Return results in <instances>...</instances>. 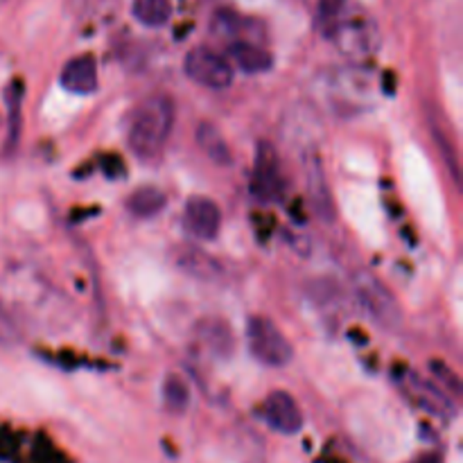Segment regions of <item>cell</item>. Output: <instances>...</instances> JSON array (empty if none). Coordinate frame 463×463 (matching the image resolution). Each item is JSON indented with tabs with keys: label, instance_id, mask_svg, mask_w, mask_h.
<instances>
[{
	"label": "cell",
	"instance_id": "9",
	"mask_svg": "<svg viewBox=\"0 0 463 463\" xmlns=\"http://www.w3.org/2000/svg\"><path fill=\"white\" fill-rule=\"evenodd\" d=\"M181 222H184V231L190 238L199 240V242H211L220 235L222 211L213 199L193 197L185 202Z\"/></svg>",
	"mask_w": 463,
	"mask_h": 463
},
{
	"label": "cell",
	"instance_id": "24",
	"mask_svg": "<svg viewBox=\"0 0 463 463\" xmlns=\"http://www.w3.org/2000/svg\"><path fill=\"white\" fill-rule=\"evenodd\" d=\"M420 463H441L439 459H425V461H420Z\"/></svg>",
	"mask_w": 463,
	"mask_h": 463
},
{
	"label": "cell",
	"instance_id": "25",
	"mask_svg": "<svg viewBox=\"0 0 463 463\" xmlns=\"http://www.w3.org/2000/svg\"><path fill=\"white\" fill-rule=\"evenodd\" d=\"M5 3H7V0H0V5H5Z\"/></svg>",
	"mask_w": 463,
	"mask_h": 463
},
{
	"label": "cell",
	"instance_id": "8",
	"mask_svg": "<svg viewBox=\"0 0 463 463\" xmlns=\"http://www.w3.org/2000/svg\"><path fill=\"white\" fill-rule=\"evenodd\" d=\"M172 262H175V267L181 274H185L193 280H199V283L211 285L224 279L222 262L193 242L179 244V247L172 249Z\"/></svg>",
	"mask_w": 463,
	"mask_h": 463
},
{
	"label": "cell",
	"instance_id": "3",
	"mask_svg": "<svg viewBox=\"0 0 463 463\" xmlns=\"http://www.w3.org/2000/svg\"><path fill=\"white\" fill-rule=\"evenodd\" d=\"M351 285L362 310L375 321L383 330H398L402 326V307L398 298L387 289V285L371 274L369 269H355L351 274Z\"/></svg>",
	"mask_w": 463,
	"mask_h": 463
},
{
	"label": "cell",
	"instance_id": "20",
	"mask_svg": "<svg viewBox=\"0 0 463 463\" xmlns=\"http://www.w3.org/2000/svg\"><path fill=\"white\" fill-rule=\"evenodd\" d=\"M9 111V131H7V147H14L18 143V129H21V102H23V84L14 81L5 90Z\"/></svg>",
	"mask_w": 463,
	"mask_h": 463
},
{
	"label": "cell",
	"instance_id": "10",
	"mask_svg": "<svg viewBox=\"0 0 463 463\" xmlns=\"http://www.w3.org/2000/svg\"><path fill=\"white\" fill-rule=\"evenodd\" d=\"M262 416L274 432L292 437L303 428V414L298 402L288 392H271L262 405Z\"/></svg>",
	"mask_w": 463,
	"mask_h": 463
},
{
	"label": "cell",
	"instance_id": "23",
	"mask_svg": "<svg viewBox=\"0 0 463 463\" xmlns=\"http://www.w3.org/2000/svg\"><path fill=\"white\" fill-rule=\"evenodd\" d=\"M21 339H23L21 328H18V324L14 321L12 312L7 310V306L0 301V344H5V346H16Z\"/></svg>",
	"mask_w": 463,
	"mask_h": 463
},
{
	"label": "cell",
	"instance_id": "6",
	"mask_svg": "<svg viewBox=\"0 0 463 463\" xmlns=\"http://www.w3.org/2000/svg\"><path fill=\"white\" fill-rule=\"evenodd\" d=\"M301 167L303 176H306L307 199H310L312 211H315V215L324 224H335L337 222V206H335L328 176H326L324 170V161H321V154L317 152V147L306 145L301 149Z\"/></svg>",
	"mask_w": 463,
	"mask_h": 463
},
{
	"label": "cell",
	"instance_id": "21",
	"mask_svg": "<svg viewBox=\"0 0 463 463\" xmlns=\"http://www.w3.org/2000/svg\"><path fill=\"white\" fill-rule=\"evenodd\" d=\"M351 7V0H319L317 3V27L321 34L330 30Z\"/></svg>",
	"mask_w": 463,
	"mask_h": 463
},
{
	"label": "cell",
	"instance_id": "16",
	"mask_svg": "<svg viewBox=\"0 0 463 463\" xmlns=\"http://www.w3.org/2000/svg\"><path fill=\"white\" fill-rule=\"evenodd\" d=\"M167 206V197L163 190L154 188V185H143V188L134 190L127 199V211L138 220H152V217L161 215L163 208Z\"/></svg>",
	"mask_w": 463,
	"mask_h": 463
},
{
	"label": "cell",
	"instance_id": "5",
	"mask_svg": "<svg viewBox=\"0 0 463 463\" xmlns=\"http://www.w3.org/2000/svg\"><path fill=\"white\" fill-rule=\"evenodd\" d=\"M184 72L190 81L211 90H226L235 77V68L229 59L206 45L193 48L185 54Z\"/></svg>",
	"mask_w": 463,
	"mask_h": 463
},
{
	"label": "cell",
	"instance_id": "12",
	"mask_svg": "<svg viewBox=\"0 0 463 463\" xmlns=\"http://www.w3.org/2000/svg\"><path fill=\"white\" fill-rule=\"evenodd\" d=\"M194 337H197L199 346L217 360H229L235 351V337L231 326L224 319L217 317H206L194 328Z\"/></svg>",
	"mask_w": 463,
	"mask_h": 463
},
{
	"label": "cell",
	"instance_id": "7",
	"mask_svg": "<svg viewBox=\"0 0 463 463\" xmlns=\"http://www.w3.org/2000/svg\"><path fill=\"white\" fill-rule=\"evenodd\" d=\"M251 194L260 203H276L283 194V172H280L279 152L271 143L260 140L253 161Z\"/></svg>",
	"mask_w": 463,
	"mask_h": 463
},
{
	"label": "cell",
	"instance_id": "17",
	"mask_svg": "<svg viewBox=\"0 0 463 463\" xmlns=\"http://www.w3.org/2000/svg\"><path fill=\"white\" fill-rule=\"evenodd\" d=\"M131 14L145 27H163L172 16L170 0H134Z\"/></svg>",
	"mask_w": 463,
	"mask_h": 463
},
{
	"label": "cell",
	"instance_id": "2",
	"mask_svg": "<svg viewBox=\"0 0 463 463\" xmlns=\"http://www.w3.org/2000/svg\"><path fill=\"white\" fill-rule=\"evenodd\" d=\"M324 36L353 63L369 61L380 50V41H383L380 27L373 18L366 14L348 12Z\"/></svg>",
	"mask_w": 463,
	"mask_h": 463
},
{
	"label": "cell",
	"instance_id": "18",
	"mask_svg": "<svg viewBox=\"0 0 463 463\" xmlns=\"http://www.w3.org/2000/svg\"><path fill=\"white\" fill-rule=\"evenodd\" d=\"M163 401H165V407L175 414H181V411L188 410L190 405V387L181 375L170 373L163 383Z\"/></svg>",
	"mask_w": 463,
	"mask_h": 463
},
{
	"label": "cell",
	"instance_id": "14",
	"mask_svg": "<svg viewBox=\"0 0 463 463\" xmlns=\"http://www.w3.org/2000/svg\"><path fill=\"white\" fill-rule=\"evenodd\" d=\"M226 59L231 61V66L247 72V75H265L274 68V54L258 45L256 41L247 39L231 41L229 48H226Z\"/></svg>",
	"mask_w": 463,
	"mask_h": 463
},
{
	"label": "cell",
	"instance_id": "4",
	"mask_svg": "<svg viewBox=\"0 0 463 463\" xmlns=\"http://www.w3.org/2000/svg\"><path fill=\"white\" fill-rule=\"evenodd\" d=\"M247 348L253 360L269 369H283L292 362L294 348L279 326L267 317H251L247 324Z\"/></svg>",
	"mask_w": 463,
	"mask_h": 463
},
{
	"label": "cell",
	"instance_id": "19",
	"mask_svg": "<svg viewBox=\"0 0 463 463\" xmlns=\"http://www.w3.org/2000/svg\"><path fill=\"white\" fill-rule=\"evenodd\" d=\"M211 30H213V34H217V36L240 41V39H247V36H244V32L249 30V21H244V18L238 16L235 12H226L224 9V12H217V16L213 18Z\"/></svg>",
	"mask_w": 463,
	"mask_h": 463
},
{
	"label": "cell",
	"instance_id": "22",
	"mask_svg": "<svg viewBox=\"0 0 463 463\" xmlns=\"http://www.w3.org/2000/svg\"><path fill=\"white\" fill-rule=\"evenodd\" d=\"M430 371H432L434 378H437L439 383L443 384L446 393H450V396H459V393H461V380H459V375H455V371H452L450 366L443 364L441 360H432V362H430Z\"/></svg>",
	"mask_w": 463,
	"mask_h": 463
},
{
	"label": "cell",
	"instance_id": "11",
	"mask_svg": "<svg viewBox=\"0 0 463 463\" xmlns=\"http://www.w3.org/2000/svg\"><path fill=\"white\" fill-rule=\"evenodd\" d=\"M405 387L410 392V396L423 410H428L430 414L439 416V419H452L457 414V407L450 401V396L443 389H439L434 383H430V380L420 378L416 373H405Z\"/></svg>",
	"mask_w": 463,
	"mask_h": 463
},
{
	"label": "cell",
	"instance_id": "15",
	"mask_svg": "<svg viewBox=\"0 0 463 463\" xmlns=\"http://www.w3.org/2000/svg\"><path fill=\"white\" fill-rule=\"evenodd\" d=\"M194 140H197V147L202 149L203 156L211 163L220 167H229L233 163V152L229 147V140L224 138L220 127L215 122H199L197 129H194Z\"/></svg>",
	"mask_w": 463,
	"mask_h": 463
},
{
	"label": "cell",
	"instance_id": "13",
	"mask_svg": "<svg viewBox=\"0 0 463 463\" xmlns=\"http://www.w3.org/2000/svg\"><path fill=\"white\" fill-rule=\"evenodd\" d=\"M59 84L68 93L90 95L98 90V61L90 54H77L68 59L59 75Z\"/></svg>",
	"mask_w": 463,
	"mask_h": 463
},
{
	"label": "cell",
	"instance_id": "1",
	"mask_svg": "<svg viewBox=\"0 0 463 463\" xmlns=\"http://www.w3.org/2000/svg\"><path fill=\"white\" fill-rule=\"evenodd\" d=\"M175 127V102L170 95L154 93L138 104L129 122V149L140 161L161 156Z\"/></svg>",
	"mask_w": 463,
	"mask_h": 463
}]
</instances>
